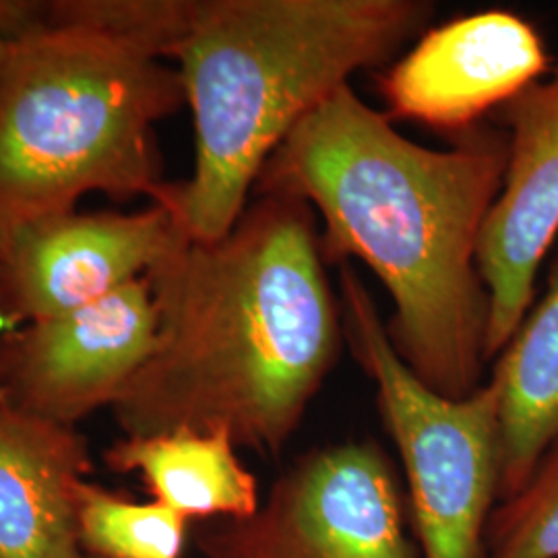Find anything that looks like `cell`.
Returning a JSON list of instances; mask_svg holds the SVG:
<instances>
[{
  "label": "cell",
  "instance_id": "obj_16",
  "mask_svg": "<svg viewBox=\"0 0 558 558\" xmlns=\"http://www.w3.org/2000/svg\"><path fill=\"white\" fill-rule=\"evenodd\" d=\"M7 48H9V40L0 36V62H2V59H4V54H7Z\"/></svg>",
  "mask_w": 558,
  "mask_h": 558
},
{
  "label": "cell",
  "instance_id": "obj_9",
  "mask_svg": "<svg viewBox=\"0 0 558 558\" xmlns=\"http://www.w3.org/2000/svg\"><path fill=\"white\" fill-rule=\"evenodd\" d=\"M507 170L478 246L490 300L486 359L497 360L532 308L539 265L558 236V69L507 104Z\"/></svg>",
  "mask_w": 558,
  "mask_h": 558
},
{
  "label": "cell",
  "instance_id": "obj_17",
  "mask_svg": "<svg viewBox=\"0 0 558 558\" xmlns=\"http://www.w3.org/2000/svg\"><path fill=\"white\" fill-rule=\"evenodd\" d=\"M83 558H87V557H83Z\"/></svg>",
  "mask_w": 558,
  "mask_h": 558
},
{
  "label": "cell",
  "instance_id": "obj_6",
  "mask_svg": "<svg viewBox=\"0 0 558 558\" xmlns=\"http://www.w3.org/2000/svg\"><path fill=\"white\" fill-rule=\"evenodd\" d=\"M396 470L373 440L313 449L255 515L207 525V558H420Z\"/></svg>",
  "mask_w": 558,
  "mask_h": 558
},
{
  "label": "cell",
  "instance_id": "obj_7",
  "mask_svg": "<svg viewBox=\"0 0 558 558\" xmlns=\"http://www.w3.org/2000/svg\"><path fill=\"white\" fill-rule=\"evenodd\" d=\"M160 313L147 276L59 317L0 333V401L75 426L114 408L154 354Z\"/></svg>",
  "mask_w": 558,
  "mask_h": 558
},
{
  "label": "cell",
  "instance_id": "obj_13",
  "mask_svg": "<svg viewBox=\"0 0 558 558\" xmlns=\"http://www.w3.org/2000/svg\"><path fill=\"white\" fill-rule=\"evenodd\" d=\"M500 500L530 480L558 442V257L546 292L497 359Z\"/></svg>",
  "mask_w": 558,
  "mask_h": 558
},
{
  "label": "cell",
  "instance_id": "obj_14",
  "mask_svg": "<svg viewBox=\"0 0 558 558\" xmlns=\"http://www.w3.org/2000/svg\"><path fill=\"white\" fill-rule=\"evenodd\" d=\"M189 519L156 500L137 502L101 484L77 486V536L87 558H182Z\"/></svg>",
  "mask_w": 558,
  "mask_h": 558
},
{
  "label": "cell",
  "instance_id": "obj_4",
  "mask_svg": "<svg viewBox=\"0 0 558 558\" xmlns=\"http://www.w3.org/2000/svg\"><path fill=\"white\" fill-rule=\"evenodd\" d=\"M186 104L179 71L80 23L9 40L0 62V251L85 195L158 203L156 124Z\"/></svg>",
  "mask_w": 558,
  "mask_h": 558
},
{
  "label": "cell",
  "instance_id": "obj_11",
  "mask_svg": "<svg viewBox=\"0 0 558 558\" xmlns=\"http://www.w3.org/2000/svg\"><path fill=\"white\" fill-rule=\"evenodd\" d=\"M89 472L75 426L0 401V558H83L77 486Z\"/></svg>",
  "mask_w": 558,
  "mask_h": 558
},
{
  "label": "cell",
  "instance_id": "obj_2",
  "mask_svg": "<svg viewBox=\"0 0 558 558\" xmlns=\"http://www.w3.org/2000/svg\"><path fill=\"white\" fill-rule=\"evenodd\" d=\"M323 257L315 211L281 193H255L221 239L182 240L147 274L160 333L112 408L124 437L223 430L278 456L343 339Z\"/></svg>",
  "mask_w": 558,
  "mask_h": 558
},
{
  "label": "cell",
  "instance_id": "obj_15",
  "mask_svg": "<svg viewBox=\"0 0 558 558\" xmlns=\"http://www.w3.org/2000/svg\"><path fill=\"white\" fill-rule=\"evenodd\" d=\"M484 558H558V442L490 518Z\"/></svg>",
  "mask_w": 558,
  "mask_h": 558
},
{
  "label": "cell",
  "instance_id": "obj_3",
  "mask_svg": "<svg viewBox=\"0 0 558 558\" xmlns=\"http://www.w3.org/2000/svg\"><path fill=\"white\" fill-rule=\"evenodd\" d=\"M433 15L422 0H184L168 59L193 112L195 168L158 201L184 236L228 234L300 122Z\"/></svg>",
  "mask_w": 558,
  "mask_h": 558
},
{
  "label": "cell",
  "instance_id": "obj_5",
  "mask_svg": "<svg viewBox=\"0 0 558 558\" xmlns=\"http://www.w3.org/2000/svg\"><path fill=\"white\" fill-rule=\"evenodd\" d=\"M339 300L343 329L398 447L418 557L484 558L500 502L497 383L484 380L463 399L435 393L399 359L375 300L345 263Z\"/></svg>",
  "mask_w": 558,
  "mask_h": 558
},
{
  "label": "cell",
  "instance_id": "obj_8",
  "mask_svg": "<svg viewBox=\"0 0 558 558\" xmlns=\"http://www.w3.org/2000/svg\"><path fill=\"white\" fill-rule=\"evenodd\" d=\"M186 239L174 214H66L21 230L0 251V333L59 317L145 278Z\"/></svg>",
  "mask_w": 558,
  "mask_h": 558
},
{
  "label": "cell",
  "instance_id": "obj_1",
  "mask_svg": "<svg viewBox=\"0 0 558 558\" xmlns=\"http://www.w3.org/2000/svg\"><path fill=\"white\" fill-rule=\"evenodd\" d=\"M507 156V131L482 124L449 149L418 145L345 85L279 145L255 193L304 201L325 257L362 260L389 292L399 359L435 393L463 399L488 362L478 246Z\"/></svg>",
  "mask_w": 558,
  "mask_h": 558
},
{
  "label": "cell",
  "instance_id": "obj_10",
  "mask_svg": "<svg viewBox=\"0 0 558 558\" xmlns=\"http://www.w3.org/2000/svg\"><path fill=\"white\" fill-rule=\"evenodd\" d=\"M548 69L536 27L511 11H482L430 27L380 77L389 119L463 133L515 100Z\"/></svg>",
  "mask_w": 558,
  "mask_h": 558
},
{
  "label": "cell",
  "instance_id": "obj_12",
  "mask_svg": "<svg viewBox=\"0 0 558 558\" xmlns=\"http://www.w3.org/2000/svg\"><path fill=\"white\" fill-rule=\"evenodd\" d=\"M236 449L223 430L179 428L117 440L104 451V461L112 472L140 474L151 500L189 521H236L260 507L259 482Z\"/></svg>",
  "mask_w": 558,
  "mask_h": 558
}]
</instances>
